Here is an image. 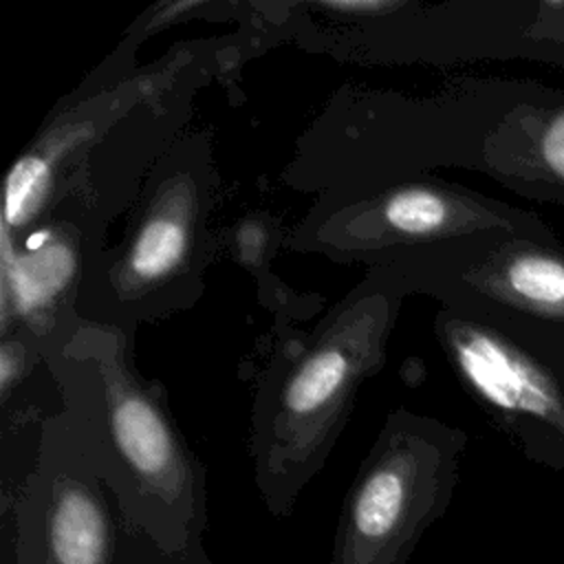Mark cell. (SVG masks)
Listing matches in <instances>:
<instances>
[{
    "label": "cell",
    "mask_w": 564,
    "mask_h": 564,
    "mask_svg": "<svg viewBox=\"0 0 564 564\" xmlns=\"http://www.w3.org/2000/svg\"><path fill=\"white\" fill-rule=\"evenodd\" d=\"M130 352V335L77 317L42 346L64 394L59 414L148 564H214L203 546L205 469Z\"/></svg>",
    "instance_id": "obj_1"
},
{
    "label": "cell",
    "mask_w": 564,
    "mask_h": 564,
    "mask_svg": "<svg viewBox=\"0 0 564 564\" xmlns=\"http://www.w3.org/2000/svg\"><path fill=\"white\" fill-rule=\"evenodd\" d=\"M405 295L390 269L370 267L295 350L278 352L264 370L249 454L258 494L273 518H286L324 467L361 383L386 361Z\"/></svg>",
    "instance_id": "obj_2"
},
{
    "label": "cell",
    "mask_w": 564,
    "mask_h": 564,
    "mask_svg": "<svg viewBox=\"0 0 564 564\" xmlns=\"http://www.w3.org/2000/svg\"><path fill=\"white\" fill-rule=\"evenodd\" d=\"M214 187L209 143L178 137L141 185L123 240L93 256L75 317L132 337L139 322L192 306L216 253L209 229Z\"/></svg>",
    "instance_id": "obj_3"
},
{
    "label": "cell",
    "mask_w": 564,
    "mask_h": 564,
    "mask_svg": "<svg viewBox=\"0 0 564 564\" xmlns=\"http://www.w3.org/2000/svg\"><path fill=\"white\" fill-rule=\"evenodd\" d=\"M434 335L487 421L527 460L564 469V326L441 304Z\"/></svg>",
    "instance_id": "obj_4"
},
{
    "label": "cell",
    "mask_w": 564,
    "mask_h": 564,
    "mask_svg": "<svg viewBox=\"0 0 564 564\" xmlns=\"http://www.w3.org/2000/svg\"><path fill=\"white\" fill-rule=\"evenodd\" d=\"M465 443L458 427L394 410L348 487L330 564H408L452 502Z\"/></svg>",
    "instance_id": "obj_5"
},
{
    "label": "cell",
    "mask_w": 564,
    "mask_h": 564,
    "mask_svg": "<svg viewBox=\"0 0 564 564\" xmlns=\"http://www.w3.org/2000/svg\"><path fill=\"white\" fill-rule=\"evenodd\" d=\"M480 231L560 242L538 214L434 176L388 178L366 192L330 194L295 231V242L377 267L408 251Z\"/></svg>",
    "instance_id": "obj_6"
},
{
    "label": "cell",
    "mask_w": 564,
    "mask_h": 564,
    "mask_svg": "<svg viewBox=\"0 0 564 564\" xmlns=\"http://www.w3.org/2000/svg\"><path fill=\"white\" fill-rule=\"evenodd\" d=\"M0 564H148L62 414L42 421L24 476L2 485Z\"/></svg>",
    "instance_id": "obj_7"
},
{
    "label": "cell",
    "mask_w": 564,
    "mask_h": 564,
    "mask_svg": "<svg viewBox=\"0 0 564 564\" xmlns=\"http://www.w3.org/2000/svg\"><path fill=\"white\" fill-rule=\"evenodd\" d=\"M438 161L564 207V88L529 79L469 82L441 104Z\"/></svg>",
    "instance_id": "obj_8"
},
{
    "label": "cell",
    "mask_w": 564,
    "mask_h": 564,
    "mask_svg": "<svg viewBox=\"0 0 564 564\" xmlns=\"http://www.w3.org/2000/svg\"><path fill=\"white\" fill-rule=\"evenodd\" d=\"M381 267L390 269L408 293H425L447 306L564 326L562 240L480 231L408 251Z\"/></svg>",
    "instance_id": "obj_9"
},
{
    "label": "cell",
    "mask_w": 564,
    "mask_h": 564,
    "mask_svg": "<svg viewBox=\"0 0 564 564\" xmlns=\"http://www.w3.org/2000/svg\"><path fill=\"white\" fill-rule=\"evenodd\" d=\"M308 9L315 11H326L337 18H383L394 11L408 9L410 2L403 0H319V2H308Z\"/></svg>",
    "instance_id": "obj_10"
}]
</instances>
